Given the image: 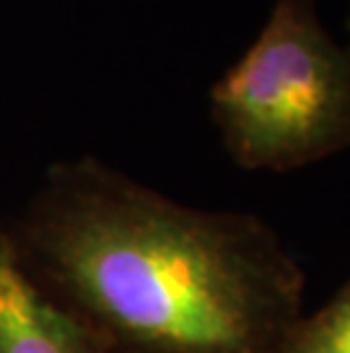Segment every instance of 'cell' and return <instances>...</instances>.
<instances>
[{
  "label": "cell",
  "mask_w": 350,
  "mask_h": 353,
  "mask_svg": "<svg viewBox=\"0 0 350 353\" xmlns=\"http://www.w3.org/2000/svg\"><path fill=\"white\" fill-rule=\"evenodd\" d=\"M210 105L237 167L287 174L323 162L350 148V46L327 32L316 0H275Z\"/></svg>",
  "instance_id": "7a4b0ae2"
},
{
  "label": "cell",
  "mask_w": 350,
  "mask_h": 353,
  "mask_svg": "<svg viewBox=\"0 0 350 353\" xmlns=\"http://www.w3.org/2000/svg\"><path fill=\"white\" fill-rule=\"evenodd\" d=\"M344 28H346V34H348V46H350V0H348V14H346V23H344Z\"/></svg>",
  "instance_id": "5b68a950"
},
{
  "label": "cell",
  "mask_w": 350,
  "mask_h": 353,
  "mask_svg": "<svg viewBox=\"0 0 350 353\" xmlns=\"http://www.w3.org/2000/svg\"><path fill=\"white\" fill-rule=\"evenodd\" d=\"M10 230L107 353H278L305 314V272L269 221L94 157L50 167Z\"/></svg>",
  "instance_id": "6da1fadb"
},
{
  "label": "cell",
  "mask_w": 350,
  "mask_h": 353,
  "mask_svg": "<svg viewBox=\"0 0 350 353\" xmlns=\"http://www.w3.org/2000/svg\"><path fill=\"white\" fill-rule=\"evenodd\" d=\"M278 353H350V278L321 307L303 314Z\"/></svg>",
  "instance_id": "277c9868"
},
{
  "label": "cell",
  "mask_w": 350,
  "mask_h": 353,
  "mask_svg": "<svg viewBox=\"0 0 350 353\" xmlns=\"http://www.w3.org/2000/svg\"><path fill=\"white\" fill-rule=\"evenodd\" d=\"M0 353H107L34 276L10 228H0Z\"/></svg>",
  "instance_id": "3957f363"
}]
</instances>
